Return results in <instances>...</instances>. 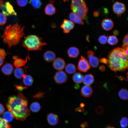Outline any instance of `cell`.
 Masks as SVG:
<instances>
[{"label":"cell","instance_id":"1","mask_svg":"<svg viewBox=\"0 0 128 128\" xmlns=\"http://www.w3.org/2000/svg\"><path fill=\"white\" fill-rule=\"evenodd\" d=\"M28 101L21 93L13 95L9 97L6 106L9 111L17 119L24 120L30 114L27 107Z\"/></svg>","mask_w":128,"mask_h":128},{"label":"cell","instance_id":"2","mask_svg":"<svg viewBox=\"0 0 128 128\" xmlns=\"http://www.w3.org/2000/svg\"><path fill=\"white\" fill-rule=\"evenodd\" d=\"M107 60L108 66L114 71H124L128 68V56L122 47H118L110 52Z\"/></svg>","mask_w":128,"mask_h":128},{"label":"cell","instance_id":"3","mask_svg":"<svg viewBox=\"0 0 128 128\" xmlns=\"http://www.w3.org/2000/svg\"><path fill=\"white\" fill-rule=\"evenodd\" d=\"M24 27L18 23L7 26L2 36L3 43L7 44L9 48L18 44L25 34L24 32Z\"/></svg>","mask_w":128,"mask_h":128},{"label":"cell","instance_id":"4","mask_svg":"<svg viewBox=\"0 0 128 128\" xmlns=\"http://www.w3.org/2000/svg\"><path fill=\"white\" fill-rule=\"evenodd\" d=\"M22 44L23 46L28 50H41L42 47L46 43L42 41V38L34 35L24 37Z\"/></svg>","mask_w":128,"mask_h":128},{"label":"cell","instance_id":"5","mask_svg":"<svg viewBox=\"0 0 128 128\" xmlns=\"http://www.w3.org/2000/svg\"><path fill=\"white\" fill-rule=\"evenodd\" d=\"M70 7L72 12L82 20L85 18L88 9L85 0H71Z\"/></svg>","mask_w":128,"mask_h":128},{"label":"cell","instance_id":"6","mask_svg":"<svg viewBox=\"0 0 128 128\" xmlns=\"http://www.w3.org/2000/svg\"><path fill=\"white\" fill-rule=\"evenodd\" d=\"M90 64L87 60L81 56L78 63V70L81 72H86L90 69Z\"/></svg>","mask_w":128,"mask_h":128},{"label":"cell","instance_id":"7","mask_svg":"<svg viewBox=\"0 0 128 128\" xmlns=\"http://www.w3.org/2000/svg\"><path fill=\"white\" fill-rule=\"evenodd\" d=\"M0 8L3 13L6 16L16 15L17 14L12 6L9 2H6L3 4Z\"/></svg>","mask_w":128,"mask_h":128},{"label":"cell","instance_id":"8","mask_svg":"<svg viewBox=\"0 0 128 128\" xmlns=\"http://www.w3.org/2000/svg\"><path fill=\"white\" fill-rule=\"evenodd\" d=\"M54 78L55 82L59 84L66 82L68 78L66 73L62 70L57 72Z\"/></svg>","mask_w":128,"mask_h":128},{"label":"cell","instance_id":"9","mask_svg":"<svg viewBox=\"0 0 128 128\" xmlns=\"http://www.w3.org/2000/svg\"><path fill=\"white\" fill-rule=\"evenodd\" d=\"M114 12L118 16H120L126 10V7L123 3L116 1L113 5L112 7Z\"/></svg>","mask_w":128,"mask_h":128},{"label":"cell","instance_id":"10","mask_svg":"<svg viewBox=\"0 0 128 128\" xmlns=\"http://www.w3.org/2000/svg\"><path fill=\"white\" fill-rule=\"evenodd\" d=\"M74 26V23L71 20L65 19L64 20L61 27L64 33H68L73 29Z\"/></svg>","mask_w":128,"mask_h":128},{"label":"cell","instance_id":"11","mask_svg":"<svg viewBox=\"0 0 128 128\" xmlns=\"http://www.w3.org/2000/svg\"><path fill=\"white\" fill-rule=\"evenodd\" d=\"M87 55L89 64L93 67H97L99 64V60L97 57L94 56L93 51L91 50L88 51Z\"/></svg>","mask_w":128,"mask_h":128},{"label":"cell","instance_id":"12","mask_svg":"<svg viewBox=\"0 0 128 128\" xmlns=\"http://www.w3.org/2000/svg\"><path fill=\"white\" fill-rule=\"evenodd\" d=\"M53 66L55 69L59 70H61L65 67V62L62 59L57 58L53 61Z\"/></svg>","mask_w":128,"mask_h":128},{"label":"cell","instance_id":"13","mask_svg":"<svg viewBox=\"0 0 128 128\" xmlns=\"http://www.w3.org/2000/svg\"><path fill=\"white\" fill-rule=\"evenodd\" d=\"M101 26L105 30L109 31L111 30L113 27V22L111 19L106 18L102 21Z\"/></svg>","mask_w":128,"mask_h":128},{"label":"cell","instance_id":"14","mask_svg":"<svg viewBox=\"0 0 128 128\" xmlns=\"http://www.w3.org/2000/svg\"><path fill=\"white\" fill-rule=\"evenodd\" d=\"M81 92L82 95L83 96L88 97L92 95L93 93V90L90 86L86 85L82 87Z\"/></svg>","mask_w":128,"mask_h":128},{"label":"cell","instance_id":"15","mask_svg":"<svg viewBox=\"0 0 128 128\" xmlns=\"http://www.w3.org/2000/svg\"><path fill=\"white\" fill-rule=\"evenodd\" d=\"M47 119L49 123L52 125H56L59 120L58 116L53 113H50L47 115Z\"/></svg>","mask_w":128,"mask_h":128},{"label":"cell","instance_id":"16","mask_svg":"<svg viewBox=\"0 0 128 128\" xmlns=\"http://www.w3.org/2000/svg\"><path fill=\"white\" fill-rule=\"evenodd\" d=\"M43 57L45 60L47 62H50L53 61L55 59L56 55L55 53L51 51H48L44 53Z\"/></svg>","mask_w":128,"mask_h":128},{"label":"cell","instance_id":"17","mask_svg":"<svg viewBox=\"0 0 128 128\" xmlns=\"http://www.w3.org/2000/svg\"><path fill=\"white\" fill-rule=\"evenodd\" d=\"M13 68V67L12 64L7 63L2 66L1 68V71L4 74L6 75H9L12 73Z\"/></svg>","mask_w":128,"mask_h":128},{"label":"cell","instance_id":"18","mask_svg":"<svg viewBox=\"0 0 128 128\" xmlns=\"http://www.w3.org/2000/svg\"><path fill=\"white\" fill-rule=\"evenodd\" d=\"M69 17L70 20L73 23L81 25L84 24V22L82 19L73 12L69 14Z\"/></svg>","mask_w":128,"mask_h":128},{"label":"cell","instance_id":"19","mask_svg":"<svg viewBox=\"0 0 128 128\" xmlns=\"http://www.w3.org/2000/svg\"><path fill=\"white\" fill-rule=\"evenodd\" d=\"M56 9L54 5L51 3L47 4L45 9V14L47 15H52L55 14L56 12Z\"/></svg>","mask_w":128,"mask_h":128},{"label":"cell","instance_id":"20","mask_svg":"<svg viewBox=\"0 0 128 128\" xmlns=\"http://www.w3.org/2000/svg\"><path fill=\"white\" fill-rule=\"evenodd\" d=\"M67 53L69 57L75 58L78 55L79 51L78 49L75 47H71L68 49Z\"/></svg>","mask_w":128,"mask_h":128},{"label":"cell","instance_id":"21","mask_svg":"<svg viewBox=\"0 0 128 128\" xmlns=\"http://www.w3.org/2000/svg\"><path fill=\"white\" fill-rule=\"evenodd\" d=\"M83 83L87 85H90L92 84L94 81V77L91 74L86 75L83 78Z\"/></svg>","mask_w":128,"mask_h":128},{"label":"cell","instance_id":"22","mask_svg":"<svg viewBox=\"0 0 128 128\" xmlns=\"http://www.w3.org/2000/svg\"><path fill=\"white\" fill-rule=\"evenodd\" d=\"M28 57V56H27L25 60L20 58L16 59L14 61V65L16 68H19L24 65L27 61Z\"/></svg>","mask_w":128,"mask_h":128},{"label":"cell","instance_id":"23","mask_svg":"<svg viewBox=\"0 0 128 128\" xmlns=\"http://www.w3.org/2000/svg\"><path fill=\"white\" fill-rule=\"evenodd\" d=\"M83 76L80 72L76 73L73 76L72 79L75 83L79 84L83 81Z\"/></svg>","mask_w":128,"mask_h":128},{"label":"cell","instance_id":"24","mask_svg":"<svg viewBox=\"0 0 128 128\" xmlns=\"http://www.w3.org/2000/svg\"><path fill=\"white\" fill-rule=\"evenodd\" d=\"M14 73L15 77L18 79L23 78L25 74L23 69L20 67L16 68L14 69Z\"/></svg>","mask_w":128,"mask_h":128},{"label":"cell","instance_id":"25","mask_svg":"<svg viewBox=\"0 0 128 128\" xmlns=\"http://www.w3.org/2000/svg\"><path fill=\"white\" fill-rule=\"evenodd\" d=\"M23 78V83L25 85L30 86L32 85L33 82V79L31 75L25 74Z\"/></svg>","mask_w":128,"mask_h":128},{"label":"cell","instance_id":"26","mask_svg":"<svg viewBox=\"0 0 128 128\" xmlns=\"http://www.w3.org/2000/svg\"><path fill=\"white\" fill-rule=\"evenodd\" d=\"M119 97L121 99L126 100L128 99V90L126 88H123L120 90L118 93Z\"/></svg>","mask_w":128,"mask_h":128},{"label":"cell","instance_id":"27","mask_svg":"<svg viewBox=\"0 0 128 128\" xmlns=\"http://www.w3.org/2000/svg\"><path fill=\"white\" fill-rule=\"evenodd\" d=\"M65 70L66 72L68 74H72L76 72V68L74 64L70 63L66 66Z\"/></svg>","mask_w":128,"mask_h":128},{"label":"cell","instance_id":"28","mask_svg":"<svg viewBox=\"0 0 128 128\" xmlns=\"http://www.w3.org/2000/svg\"><path fill=\"white\" fill-rule=\"evenodd\" d=\"M30 109L33 112H37L41 109V106L39 103L37 102H34L31 103L30 106Z\"/></svg>","mask_w":128,"mask_h":128},{"label":"cell","instance_id":"29","mask_svg":"<svg viewBox=\"0 0 128 128\" xmlns=\"http://www.w3.org/2000/svg\"><path fill=\"white\" fill-rule=\"evenodd\" d=\"M3 118L7 122H10L12 120L14 116L9 111H6L3 114Z\"/></svg>","mask_w":128,"mask_h":128},{"label":"cell","instance_id":"30","mask_svg":"<svg viewBox=\"0 0 128 128\" xmlns=\"http://www.w3.org/2000/svg\"><path fill=\"white\" fill-rule=\"evenodd\" d=\"M30 3L33 8L36 9L40 8L42 4L41 0H30Z\"/></svg>","mask_w":128,"mask_h":128},{"label":"cell","instance_id":"31","mask_svg":"<svg viewBox=\"0 0 128 128\" xmlns=\"http://www.w3.org/2000/svg\"><path fill=\"white\" fill-rule=\"evenodd\" d=\"M107 42L109 44L112 45L116 44L118 42L117 38L114 36H110L107 39Z\"/></svg>","mask_w":128,"mask_h":128},{"label":"cell","instance_id":"32","mask_svg":"<svg viewBox=\"0 0 128 128\" xmlns=\"http://www.w3.org/2000/svg\"><path fill=\"white\" fill-rule=\"evenodd\" d=\"M11 125L3 118L0 117V128H11Z\"/></svg>","mask_w":128,"mask_h":128},{"label":"cell","instance_id":"33","mask_svg":"<svg viewBox=\"0 0 128 128\" xmlns=\"http://www.w3.org/2000/svg\"><path fill=\"white\" fill-rule=\"evenodd\" d=\"M128 119L125 117H122L121 119L120 123V126L122 128H126L128 125Z\"/></svg>","mask_w":128,"mask_h":128},{"label":"cell","instance_id":"34","mask_svg":"<svg viewBox=\"0 0 128 128\" xmlns=\"http://www.w3.org/2000/svg\"><path fill=\"white\" fill-rule=\"evenodd\" d=\"M6 16L3 13L0 12V25L5 24L7 21Z\"/></svg>","mask_w":128,"mask_h":128},{"label":"cell","instance_id":"35","mask_svg":"<svg viewBox=\"0 0 128 128\" xmlns=\"http://www.w3.org/2000/svg\"><path fill=\"white\" fill-rule=\"evenodd\" d=\"M107 37L105 35H102L99 37L98 41L101 44H105L107 42Z\"/></svg>","mask_w":128,"mask_h":128},{"label":"cell","instance_id":"36","mask_svg":"<svg viewBox=\"0 0 128 128\" xmlns=\"http://www.w3.org/2000/svg\"><path fill=\"white\" fill-rule=\"evenodd\" d=\"M18 5L21 7H24L27 5L28 0H16Z\"/></svg>","mask_w":128,"mask_h":128},{"label":"cell","instance_id":"37","mask_svg":"<svg viewBox=\"0 0 128 128\" xmlns=\"http://www.w3.org/2000/svg\"><path fill=\"white\" fill-rule=\"evenodd\" d=\"M123 45L122 48H125L128 47V34L126 35L124 37L123 41Z\"/></svg>","mask_w":128,"mask_h":128},{"label":"cell","instance_id":"38","mask_svg":"<svg viewBox=\"0 0 128 128\" xmlns=\"http://www.w3.org/2000/svg\"><path fill=\"white\" fill-rule=\"evenodd\" d=\"M96 112L98 114H101L103 112L104 109L102 106H99L96 107L95 109Z\"/></svg>","mask_w":128,"mask_h":128},{"label":"cell","instance_id":"39","mask_svg":"<svg viewBox=\"0 0 128 128\" xmlns=\"http://www.w3.org/2000/svg\"><path fill=\"white\" fill-rule=\"evenodd\" d=\"M45 93H43L39 92L37 94L33 96V97L34 99H36L37 98L38 99L40 98L43 97V96Z\"/></svg>","mask_w":128,"mask_h":128},{"label":"cell","instance_id":"40","mask_svg":"<svg viewBox=\"0 0 128 128\" xmlns=\"http://www.w3.org/2000/svg\"><path fill=\"white\" fill-rule=\"evenodd\" d=\"M7 55V54L4 50L0 49V56L4 59Z\"/></svg>","mask_w":128,"mask_h":128},{"label":"cell","instance_id":"41","mask_svg":"<svg viewBox=\"0 0 128 128\" xmlns=\"http://www.w3.org/2000/svg\"><path fill=\"white\" fill-rule=\"evenodd\" d=\"M100 62L105 64H107L108 63L107 59L105 58H102L99 59Z\"/></svg>","mask_w":128,"mask_h":128},{"label":"cell","instance_id":"42","mask_svg":"<svg viewBox=\"0 0 128 128\" xmlns=\"http://www.w3.org/2000/svg\"><path fill=\"white\" fill-rule=\"evenodd\" d=\"M5 110V109L3 105L0 103V115L4 113Z\"/></svg>","mask_w":128,"mask_h":128},{"label":"cell","instance_id":"43","mask_svg":"<svg viewBox=\"0 0 128 128\" xmlns=\"http://www.w3.org/2000/svg\"><path fill=\"white\" fill-rule=\"evenodd\" d=\"M16 88L19 91H22L23 89L26 88V87H23L20 86H16Z\"/></svg>","mask_w":128,"mask_h":128},{"label":"cell","instance_id":"44","mask_svg":"<svg viewBox=\"0 0 128 128\" xmlns=\"http://www.w3.org/2000/svg\"><path fill=\"white\" fill-rule=\"evenodd\" d=\"M99 69L101 71L103 72L105 70V67L103 65H101L99 67Z\"/></svg>","mask_w":128,"mask_h":128},{"label":"cell","instance_id":"45","mask_svg":"<svg viewBox=\"0 0 128 128\" xmlns=\"http://www.w3.org/2000/svg\"><path fill=\"white\" fill-rule=\"evenodd\" d=\"M84 109L82 108L81 107L77 108L75 109L76 111L83 112L84 111Z\"/></svg>","mask_w":128,"mask_h":128},{"label":"cell","instance_id":"46","mask_svg":"<svg viewBox=\"0 0 128 128\" xmlns=\"http://www.w3.org/2000/svg\"><path fill=\"white\" fill-rule=\"evenodd\" d=\"M4 60V59L0 56V66L3 64Z\"/></svg>","mask_w":128,"mask_h":128},{"label":"cell","instance_id":"47","mask_svg":"<svg viewBox=\"0 0 128 128\" xmlns=\"http://www.w3.org/2000/svg\"><path fill=\"white\" fill-rule=\"evenodd\" d=\"M93 15L95 17H97L99 15V13L97 11H95L93 13Z\"/></svg>","mask_w":128,"mask_h":128},{"label":"cell","instance_id":"48","mask_svg":"<svg viewBox=\"0 0 128 128\" xmlns=\"http://www.w3.org/2000/svg\"><path fill=\"white\" fill-rule=\"evenodd\" d=\"M113 34L117 36L119 34V32L117 30H114L113 32Z\"/></svg>","mask_w":128,"mask_h":128},{"label":"cell","instance_id":"49","mask_svg":"<svg viewBox=\"0 0 128 128\" xmlns=\"http://www.w3.org/2000/svg\"><path fill=\"white\" fill-rule=\"evenodd\" d=\"M3 0H0V9L1 6L3 4Z\"/></svg>","mask_w":128,"mask_h":128},{"label":"cell","instance_id":"50","mask_svg":"<svg viewBox=\"0 0 128 128\" xmlns=\"http://www.w3.org/2000/svg\"><path fill=\"white\" fill-rule=\"evenodd\" d=\"M84 106V105L83 103H82L80 105V106L82 108Z\"/></svg>","mask_w":128,"mask_h":128},{"label":"cell","instance_id":"51","mask_svg":"<svg viewBox=\"0 0 128 128\" xmlns=\"http://www.w3.org/2000/svg\"><path fill=\"white\" fill-rule=\"evenodd\" d=\"M106 128H115L113 127H107Z\"/></svg>","mask_w":128,"mask_h":128}]
</instances>
